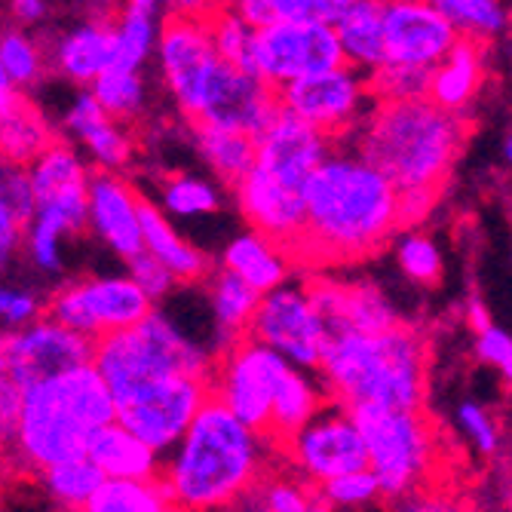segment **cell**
Returning <instances> with one entry per match:
<instances>
[{
  "mask_svg": "<svg viewBox=\"0 0 512 512\" xmlns=\"http://www.w3.org/2000/svg\"><path fill=\"white\" fill-rule=\"evenodd\" d=\"M163 4L157 0H129L123 4L111 22L114 31V59L111 71H132L142 74L145 62L157 50L160 22H163Z\"/></svg>",
  "mask_w": 512,
  "mask_h": 512,
  "instance_id": "f1b7e54d",
  "label": "cell"
},
{
  "mask_svg": "<svg viewBox=\"0 0 512 512\" xmlns=\"http://www.w3.org/2000/svg\"><path fill=\"white\" fill-rule=\"evenodd\" d=\"M206 28H209V40H212V50L215 56L237 68L243 74H252V43H255V31L234 13L230 4H209L206 13Z\"/></svg>",
  "mask_w": 512,
  "mask_h": 512,
  "instance_id": "8d00e7d4",
  "label": "cell"
},
{
  "mask_svg": "<svg viewBox=\"0 0 512 512\" xmlns=\"http://www.w3.org/2000/svg\"><path fill=\"white\" fill-rule=\"evenodd\" d=\"M0 347H4L7 359V378L19 390L92 365V341L62 329V325L50 322L46 316L34 319L19 332H4L0 335Z\"/></svg>",
  "mask_w": 512,
  "mask_h": 512,
  "instance_id": "2e32d148",
  "label": "cell"
},
{
  "mask_svg": "<svg viewBox=\"0 0 512 512\" xmlns=\"http://www.w3.org/2000/svg\"><path fill=\"white\" fill-rule=\"evenodd\" d=\"M273 445L206 399L181 442L163 457L160 482L178 512H227L267 473Z\"/></svg>",
  "mask_w": 512,
  "mask_h": 512,
  "instance_id": "7a4b0ae2",
  "label": "cell"
},
{
  "mask_svg": "<svg viewBox=\"0 0 512 512\" xmlns=\"http://www.w3.org/2000/svg\"><path fill=\"white\" fill-rule=\"evenodd\" d=\"M276 117H279V102L270 86H264L252 74H243L237 68L218 62L203 89L194 123L230 129L258 142Z\"/></svg>",
  "mask_w": 512,
  "mask_h": 512,
  "instance_id": "e0dca14e",
  "label": "cell"
},
{
  "mask_svg": "<svg viewBox=\"0 0 512 512\" xmlns=\"http://www.w3.org/2000/svg\"><path fill=\"white\" fill-rule=\"evenodd\" d=\"M430 74L424 68H405V65H381L365 77L371 102H414L427 99Z\"/></svg>",
  "mask_w": 512,
  "mask_h": 512,
  "instance_id": "7bdbcfd3",
  "label": "cell"
},
{
  "mask_svg": "<svg viewBox=\"0 0 512 512\" xmlns=\"http://www.w3.org/2000/svg\"><path fill=\"white\" fill-rule=\"evenodd\" d=\"M292 267L295 264L283 249L264 240L261 234H252V230L234 237L221 252V270L237 276L240 283H246L258 295L286 286L292 279Z\"/></svg>",
  "mask_w": 512,
  "mask_h": 512,
  "instance_id": "83f0119b",
  "label": "cell"
},
{
  "mask_svg": "<svg viewBox=\"0 0 512 512\" xmlns=\"http://www.w3.org/2000/svg\"><path fill=\"white\" fill-rule=\"evenodd\" d=\"M111 399L114 424L163 457L181 442L200 405L209 399V381L175 375L111 393Z\"/></svg>",
  "mask_w": 512,
  "mask_h": 512,
  "instance_id": "ba28073f",
  "label": "cell"
},
{
  "mask_svg": "<svg viewBox=\"0 0 512 512\" xmlns=\"http://www.w3.org/2000/svg\"><path fill=\"white\" fill-rule=\"evenodd\" d=\"M92 99L105 111L108 120L123 123L135 120L145 111L148 92H145V77L132 71H105L96 83L89 86Z\"/></svg>",
  "mask_w": 512,
  "mask_h": 512,
  "instance_id": "ab89813d",
  "label": "cell"
},
{
  "mask_svg": "<svg viewBox=\"0 0 512 512\" xmlns=\"http://www.w3.org/2000/svg\"><path fill=\"white\" fill-rule=\"evenodd\" d=\"M206 13H209V4L166 7L163 22H160L157 50H154L166 92L188 123L197 120L209 74L221 62L212 50Z\"/></svg>",
  "mask_w": 512,
  "mask_h": 512,
  "instance_id": "9c48e42d",
  "label": "cell"
},
{
  "mask_svg": "<svg viewBox=\"0 0 512 512\" xmlns=\"http://www.w3.org/2000/svg\"><path fill=\"white\" fill-rule=\"evenodd\" d=\"M10 292H13V289H7V286H0V316H4V310H7Z\"/></svg>",
  "mask_w": 512,
  "mask_h": 512,
  "instance_id": "91938a15",
  "label": "cell"
},
{
  "mask_svg": "<svg viewBox=\"0 0 512 512\" xmlns=\"http://www.w3.org/2000/svg\"><path fill=\"white\" fill-rule=\"evenodd\" d=\"M485 80V46L457 37L451 53L433 68L430 86H427V102L439 111L460 114L479 96V86Z\"/></svg>",
  "mask_w": 512,
  "mask_h": 512,
  "instance_id": "484cf974",
  "label": "cell"
},
{
  "mask_svg": "<svg viewBox=\"0 0 512 512\" xmlns=\"http://www.w3.org/2000/svg\"><path fill=\"white\" fill-rule=\"evenodd\" d=\"M390 512H454L448 506V500L436 497V494H427V491H411L399 500H393V509Z\"/></svg>",
  "mask_w": 512,
  "mask_h": 512,
  "instance_id": "db71d44e",
  "label": "cell"
},
{
  "mask_svg": "<svg viewBox=\"0 0 512 512\" xmlns=\"http://www.w3.org/2000/svg\"><path fill=\"white\" fill-rule=\"evenodd\" d=\"M22 230L25 227L7 209H0V273L13 264L16 252L22 249Z\"/></svg>",
  "mask_w": 512,
  "mask_h": 512,
  "instance_id": "f5cc1de1",
  "label": "cell"
},
{
  "mask_svg": "<svg viewBox=\"0 0 512 512\" xmlns=\"http://www.w3.org/2000/svg\"><path fill=\"white\" fill-rule=\"evenodd\" d=\"M138 227H142V249L175 276V283H206L215 270L212 258L184 240L160 206L145 197L138 200Z\"/></svg>",
  "mask_w": 512,
  "mask_h": 512,
  "instance_id": "d4e9b609",
  "label": "cell"
},
{
  "mask_svg": "<svg viewBox=\"0 0 512 512\" xmlns=\"http://www.w3.org/2000/svg\"><path fill=\"white\" fill-rule=\"evenodd\" d=\"M332 148L335 142L329 135H322L307 123L295 120L292 114L279 111L270 129L255 142V169L289 184V188L304 191L307 178L332 154Z\"/></svg>",
  "mask_w": 512,
  "mask_h": 512,
  "instance_id": "7402d4cb",
  "label": "cell"
},
{
  "mask_svg": "<svg viewBox=\"0 0 512 512\" xmlns=\"http://www.w3.org/2000/svg\"><path fill=\"white\" fill-rule=\"evenodd\" d=\"M316 491L332 509H356V506H365V503H375L381 497L378 482H375V476H371V470H356V473L338 476L332 482L319 485Z\"/></svg>",
  "mask_w": 512,
  "mask_h": 512,
  "instance_id": "f6af8a7d",
  "label": "cell"
},
{
  "mask_svg": "<svg viewBox=\"0 0 512 512\" xmlns=\"http://www.w3.org/2000/svg\"><path fill=\"white\" fill-rule=\"evenodd\" d=\"M129 264V279L138 286V292H142L151 304H157V301H163V298H169L172 295V289H175V276L160 264V261H154L148 252H142V255H135L132 261H126Z\"/></svg>",
  "mask_w": 512,
  "mask_h": 512,
  "instance_id": "c3c4849f",
  "label": "cell"
},
{
  "mask_svg": "<svg viewBox=\"0 0 512 512\" xmlns=\"http://www.w3.org/2000/svg\"><path fill=\"white\" fill-rule=\"evenodd\" d=\"M301 286L329 335H378L396 329L402 322L384 292L371 283H341V279L329 276H307Z\"/></svg>",
  "mask_w": 512,
  "mask_h": 512,
  "instance_id": "d6986e66",
  "label": "cell"
},
{
  "mask_svg": "<svg viewBox=\"0 0 512 512\" xmlns=\"http://www.w3.org/2000/svg\"><path fill=\"white\" fill-rule=\"evenodd\" d=\"M310 512H338V509H332L329 503H325V500L319 497V491L313 488V497H310Z\"/></svg>",
  "mask_w": 512,
  "mask_h": 512,
  "instance_id": "680465c9",
  "label": "cell"
},
{
  "mask_svg": "<svg viewBox=\"0 0 512 512\" xmlns=\"http://www.w3.org/2000/svg\"><path fill=\"white\" fill-rule=\"evenodd\" d=\"M427 338L399 322L378 335H329L316 368L325 399L341 408L421 411L427 399Z\"/></svg>",
  "mask_w": 512,
  "mask_h": 512,
  "instance_id": "277c9868",
  "label": "cell"
},
{
  "mask_svg": "<svg viewBox=\"0 0 512 512\" xmlns=\"http://www.w3.org/2000/svg\"><path fill=\"white\" fill-rule=\"evenodd\" d=\"M92 467H96L105 479H123V482H145L157 479L163 457L142 445L135 436H129L120 424H105L86 442L83 454Z\"/></svg>",
  "mask_w": 512,
  "mask_h": 512,
  "instance_id": "4316f807",
  "label": "cell"
},
{
  "mask_svg": "<svg viewBox=\"0 0 512 512\" xmlns=\"http://www.w3.org/2000/svg\"><path fill=\"white\" fill-rule=\"evenodd\" d=\"M234 194L252 234H261L292 258L304 230V191L289 188V184L252 166L249 175L234 188Z\"/></svg>",
  "mask_w": 512,
  "mask_h": 512,
  "instance_id": "ffe728a7",
  "label": "cell"
},
{
  "mask_svg": "<svg viewBox=\"0 0 512 512\" xmlns=\"http://www.w3.org/2000/svg\"><path fill=\"white\" fill-rule=\"evenodd\" d=\"M246 338L273 350L286 365L313 375L319 368L329 332H325L319 313L307 301L304 286L289 279L286 286L261 295Z\"/></svg>",
  "mask_w": 512,
  "mask_h": 512,
  "instance_id": "4fadbf2b",
  "label": "cell"
},
{
  "mask_svg": "<svg viewBox=\"0 0 512 512\" xmlns=\"http://www.w3.org/2000/svg\"><path fill=\"white\" fill-rule=\"evenodd\" d=\"M467 132L470 126L460 114L439 111L427 99L371 102L368 114L344 142H350L359 160L384 175L396 194H442Z\"/></svg>",
  "mask_w": 512,
  "mask_h": 512,
  "instance_id": "3957f363",
  "label": "cell"
},
{
  "mask_svg": "<svg viewBox=\"0 0 512 512\" xmlns=\"http://www.w3.org/2000/svg\"><path fill=\"white\" fill-rule=\"evenodd\" d=\"M10 10H13L19 28L37 25V22H43L46 16H50V4H43V0H16Z\"/></svg>",
  "mask_w": 512,
  "mask_h": 512,
  "instance_id": "11a10c76",
  "label": "cell"
},
{
  "mask_svg": "<svg viewBox=\"0 0 512 512\" xmlns=\"http://www.w3.org/2000/svg\"><path fill=\"white\" fill-rule=\"evenodd\" d=\"M433 4L445 16V22L454 28L457 37L482 43V46L494 40L509 22L506 7L497 4V0H433Z\"/></svg>",
  "mask_w": 512,
  "mask_h": 512,
  "instance_id": "f35d334b",
  "label": "cell"
},
{
  "mask_svg": "<svg viewBox=\"0 0 512 512\" xmlns=\"http://www.w3.org/2000/svg\"><path fill=\"white\" fill-rule=\"evenodd\" d=\"M28 181H31L34 206L86 200L89 166L71 145L53 142L28 166Z\"/></svg>",
  "mask_w": 512,
  "mask_h": 512,
  "instance_id": "f546056e",
  "label": "cell"
},
{
  "mask_svg": "<svg viewBox=\"0 0 512 512\" xmlns=\"http://www.w3.org/2000/svg\"><path fill=\"white\" fill-rule=\"evenodd\" d=\"M457 427H460L463 436L470 439V445L479 454H485V457L497 454V448H500V427H497V417L485 405H479L476 399H463L457 405Z\"/></svg>",
  "mask_w": 512,
  "mask_h": 512,
  "instance_id": "bcb514c9",
  "label": "cell"
},
{
  "mask_svg": "<svg viewBox=\"0 0 512 512\" xmlns=\"http://www.w3.org/2000/svg\"><path fill=\"white\" fill-rule=\"evenodd\" d=\"M0 375H7V359H4V347H0Z\"/></svg>",
  "mask_w": 512,
  "mask_h": 512,
  "instance_id": "94428289",
  "label": "cell"
},
{
  "mask_svg": "<svg viewBox=\"0 0 512 512\" xmlns=\"http://www.w3.org/2000/svg\"><path fill=\"white\" fill-rule=\"evenodd\" d=\"M194 129V142L200 157L206 160V166L224 181L230 188L249 175V169L255 166V142L240 132L230 129H215V126H203V123H191Z\"/></svg>",
  "mask_w": 512,
  "mask_h": 512,
  "instance_id": "836d02e7",
  "label": "cell"
},
{
  "mask_svg": "<svg viewBox=\"0 0 512 512\" xmlns=\"http://www.w3.org/2000/svg\"><path fill=\"white\" fill-rule=\"evenodd\" d=\"M350 417L381 497L399 500L417 491L436 463V433L427 417L421 411H387L375 405L350 408Z\"/></svg>",
  "mask_w": 512,
  "mask_h": 512,
  "instance_id": "52a82bcc",
  "label": "cell"
},
{
  "mask_svg": "<svg viewBox=\"0 0 512 512\" xmlns=\"http://www.w3.org/2000/svg\"><path fill=\"white\" fill-rule=\"evenodd\" d=\"M467 322H470V332L473 335H482L485 329H491L494 325V316L488 313V307L482 301H470L467 307Z\"/></svg>",
  "mask_w": 512,
  "mask_h": 512,
  "instance_id": "6f0895ef",
  "label": "cell"
},
{
  "mask_svg": "<svg viewBox=\"0 0 512 512\" xmlns=\"http://www.w3.org/2000/svg\"><path fill=\"white\" fill-rule=\"evenodd\" d=\"M215 356L194 344L157 307L132 329L111 332L92 344V368L99 371L111 393L160 381V378H212Z\"/></svg>",
  "mask_w": 512,
  "mask_h": 512,
  "instance_id": "8992f818",
  "label": "cell"
},
{
  "mask_svg": "<svg viewBox=\"0 0 512 512\" xmlns=\"http://www.w3.org/2000/svg\"><path fill=\"white\" fill-rule=\"evenodd\" d=\"M114 421V399L92 365L22 390L19 424L10 445L13 460L28 473L80 460L99 427Z\"/></svg>",
  "mask_w": 512,
  "mask_h": 512,
  "instance_id": "5b68a950",
  "label": "cell"
},
{
  "mask_svg": "<svg viewBox=\"0 0 512 512\" xmlns=\"http://www.w3.org/2000/svg\"><path fill=\"white\" fill-rule=\"evenodd\" d=\"M399 234L396 191L350 148L335 142L304 184V230L292 264H353Z\"/></svg>",
  "mask_w": 512,
  "mask_h": 512,
  "instance_id": "6da1fadb",
  "label": "cell"
},
{
  "mask_svg": "<svg viewBox=\"0 0 512 512\" xmlns=\"http://www.w3.org/2000/svg\"><path fill=\"white\" fill-rule=\"evenodd\" d=\"M476 353L485 365L497 368L503 378H509L512 371V338L500 329V325H491L482 335H476Z\"/></svg>",
  "mask_w": 512,
  "mask_h": 512,
  "instance_id": "681fc988",
  "label": "cell"
},
{
  "mask_svg": "<svg viewBox=\"0 0 512 512\" xmlns=\"http://www.w3.org/2000/svg\"><path fill=\"white\" fill-rule=\"evenodd\" d=\"M0 209H7L22 227L34 215V197H31V181L25 166H13L0 160Z\"/></svg>",
  "mask_w": 512,
  "mask_h": 512,
  "instance_id": "7dc6e473",
  "label": "cell"
},
{
  "mask_svg": "<svg viewBox=\"0 0 512 512\" xmlns=\"http://www.w3.org/2000/svg\"><path fill=\"white\" fill-rule=\"evenodd\" d=\"M138 194L132 184L105 169H89L86 184V227L96 234L117 258L132 261L142 255V227H138Z\"/></svg>",
  "mask_w": 512,
  "mask_h": 512,
  "instance_id": "44dd1931",
  "label": "cell"
},
{
  "mask_svg": "<svg viewBox=\"0 0 512 512\" xmlns=\"http://www.w3.org/2000/svg\"><path fill=\"white\" fill-rule=\"evenodd\" d=\"M19 408H22V390L7 378L0 375V445L10 451L16 424H19Z\"/></svg>",
  "mask_w": 512,
  "mask_h": 512,
  "instance_id": "816d5d0a",
  "label": "cell"
},
{
  "mask_svg": "<svg viewBox=\"0 0 512 512\" xmlns=\"http://www.w3.org/2000/svg\"><path fill=\"white\" fill-rule=\"evenodd\" d=\"M163 215L166 218H197L215 215L221 209V194L212 181L200 175H169L160 191Z\"/></svg>",
  "mask_w": 512,
  "mask_h": 512,
  "instance_id": "60d3db41",
  "label": "cell"
},
{
  "mask_svg": "<svg viewBox=\"0 0 512 512\" xmlns=\"http://www.w3.org/2000/svg\"><path fill=\"white\" fill-rule=\"evenodd\" d=\"M276 102L279 111H286L295 120L307 123L310 129L329 135L332 142H344L368 114L371 92L359 71L341 65L286 83L283 89H276Z\"/></svg>",
  "mask_w": 512,
  "mask_h": 512,
  "instance_id": "7c38bea8",
  "label": "cell"
},
{
  "mask_svg": "<svg viewBox=\"0 0 512 512\" xmlns=\"http://www.w3.org/2000/svg\"><path fill=\"white\" fill-rule=\"evenodd\" d=\"M344 56L335 37V28L319 22H276L261 31H255L252 43V71L255 77L270 86L273 92L283 89L286 83L341 68Z\"/></svg>",
  "mask_w": 512,
  "mask_h": 512,
  "instance_id": "9a60e30c",
  "label": "cell"
},
{
  "mask_svg": "<svg viewBox=\"0 0 512 512\" xmlns=\"http://www.w3.org/2000/svg\"><path fill=\"white\" fill-rule=\"evenodd\" d=\"M292 365H286L273 350L255 344L252 338H240L215 356L209 396L218 399L240 424L255 433H267L273 393Z\"/></svg>",
  "mask_w": 512,
  "mask_h": 512,
  "instance_id": "8fae6325",
  "label": "cell"
},
{
  "mask_svg": "<svg viewBox=\"0 0 512 512\" xmlns=\"http://www.w3.org/2000/svg\"><path fill=\"white\" fill-rule=\"evenodd\" d=\"M22 99H25V96H22V92H16V86L7 80L4 68H0V123H4V120L19 108Z\"/></svg>",
  "mask_w": 512,
  "mask_h": 512,
  "instance_id": "9f6ffc18",
  "label": "cell"
},
{
  "mask_svg": "<svg viewBox=\"0 0 512 512\" xmlns=\"http://www.w3.org/2000/svg\"><path fill=\"white\" fill-rule=\"evenodd\" d=\"M298 479L319 488L338 476L368 470L362 436L347 408L325 402L310 421L279 448Z\"/></svg>",
  "mask_w": 512,
  "mask_h": 512,
  "instance_id": "5bb4252c",
  "label": "cell"
},
{
  "mask_svg": "<svg viewBox=\"0 0 512 512\" xmlns=\"http://www.w3.org/2000/svg\"><path fill=\"white\" fill-rule=\"evenodd\" d=\"M335 37L341 46L344 65L359 71L362 77H368L387 62L381 4H375V0H350L347 16L335 25Z\"/></svg>",
  "mask_w": 512,
  "mask_h": 512,
  "instance_id": "1f68e13d",
  "label": "cell"
},
{
  "mask_svg": "<svg viewBox=\"0 0 512 512\" xmlns=\"http://www.w3.org/2000/svg\"><path fill=\"white\" fill-rule=\"evenodd\" d=\"M80 512H178V506L160 476L145 482L105 479Z\"/></svg>",
  "mask_w": 512,
  "mask_h": 512,
  "instance_id": "d590c367",
  "label": "cell"
},
{
  "mask_svg": "<svg viewBox=\"0 0 512 512\" xmlns=\"http://www.w3.org/2000/svg\"><path fill=\"white\" fill-rule=\"evenodd\" d=\"M56 142L53 126L40 114L37 105L28 99L19 102V108L0 123V160H7L13 166H31L46 148Z\"/></svg>",
  "mask_w": 512,
  "mask_h": 512,
  "instance_id": "e575fe53",
  "label": "cell"
},
{
  "mask_svg": "<svg viewBox=\"0 0 512 512\" xmlns=\"http://www.w3.org/2000/svg\"><path fill=\"white\" fill-rule=\"evenodd\" d=\"M206 289H209V310L215 319V341H218V353H221L230 344L246 338L261 295L252 292L246 283H240L237 276H230L221 267H215L209 273Z\"/></svg>",
  "mask_w": 512,
  "mask_h": 512,
  "instance_id": "d6a6232c",
  "label": "cell"
},
{
  "mask_svg": "<svg viewBox=\"0 0 512 512\" xmlns=\"http://www.w3.org/2000/svg\"><path fill=\"white\" fill-rule=\"evenodd\" d=\"M396 261H399L402 273L417 286H436L445 270L439 246L427 234H421V230H408V234L399 237Z\"/></svg>",
  "mask_w": 512,
  "mask_h": 512,
  "instance_id": "ee69618b",
  "label": "cell"
},
{
  "mask_svg": "<svg viewBox=\"0 0 512 512\" xmlns=\"http://www.w3.org/2000/svg\"><path fill=\"white\" fill-rule=\"evenodd\" d=\"M65 129L77 138V142L86 148V154L105 172H117V169L129 166V160L135 154L132 135L120 123L105 117V111L96 105L89 89H80L74 96V102L65 114Z\"/></svg>",
  "mask_w": 512,
  "mask_h": 512,
  "instance_id": "cb8c5ba5",
  "label": "cell"
},
{
  "mask_svg": "<svg viewBox=\"0 0 512 512\" xmlns=\"http://www.w3.org/2000/svg\"><path fill=\"white\" fill-rule=\"evenodd\" d=\"M40 313H43V304L37 295L13 289L7 310H4V316H0V325H4L7 332H19V329H25V325H31L34 319H40Z\"/></svg>",
  "mask_w": 512,
  "mask_h": 512,
  "instance_id": "f907efd6",
  "label": "cell"
},
{
  "mask_svg": "<svg viewBox=\"0 0 512 512\" xmlns=\"http://www.w3.org/2000/svg\"><path fill=\"white\" fill-rule=\"evenodd\" d=\"M384 65H405L433 71L457 43L454 28L436 10L433 0H390L381 4Z\"/></svg>",
  "mask_w": 512,
  "mask_h": 512,
  "instance_id": "ac0fdd59",
  "label": "cell"
},
{
  "mask_svg": "<svg viewBox=\"0 0 512 512\" xmlns=\"http://www.w3.org/2000/svg\"><path fill=\"white\" fill-rule=\"evenodd\" d=\"M154 304L138 292L129 276H89L59 286L46 301V319L96 344L111 332L132 329Z\"/></svg>",
  "mask_w": 512,
  "mask_h": 512,
  "instance_id": "30bf717a",
  "label": "cell"
},
{
  "mask_svg": "<svg viewBox=\"0 0 512 512\" xmlns=\"http://www.w3.org/2000/svg\"><path fill=\"white\" fill-rule=\"evenodd\" d=\"M0 68L16 86V92L34 89L46 74V56L40 40L28 28L4 25L0 28Z\"/></svg>",
  "mask_w": 512,
  "mask_h": 512,
  "instance_id": "74e56055",
  "label": "cell"
},
{
  "mask_svg": "<svg viewBox=\"0 0 512 512\" xmlns=\"http://www.w3.org/2000/svg\"><path fill=\"white\" fill-rule=\"evenodd\" d=\"M114 16H89L77 25H71L65 34L56 37L53 62L62 77L80 86H92L105 71H111L114 59V31H111Z\"/></svg>",
  "mask_w": 512,
  "mask_h": 512,
  "instance_id": "603a6c76",
  "label": "cell"
},
{
  "mask_svg": "<svg viewBox=\"0 0 512 512\" xmlns=\"http://www.w3.org/2000/svg\"><path fill=\"white\" fill-rule=\"evenodd\" d=\"M325 402L329 399H325V390L313 375L298 371V368H289L283 375V381H279L276 393H273L270 424H267L264 439L279 451Z\"/></svg>",
  "mask_w": 512,
  "mask_h": 512,
  "instance_id": "4dcf8cb0",
  "label": "cell"
},
{
  "mask_svg": "<svg viewBox=\"0 0 512 512\" xmlns=\"http://www.w3.org/2000/svg\"><path fill=\"white\" fill-rule=\"evenodd\" d=\"M105 482V476L92 467L86 457L80 460H71V463H59L53 470H43L40 473V485L46 488L56 503L68 506V509H83L86 500L99 491V485Z\"/></svg>",
  "mask_w": 512,
  "mask_h": 512,
  "instance_id": "b9f144b4",
  "label": "cell"
}]
</instances>
